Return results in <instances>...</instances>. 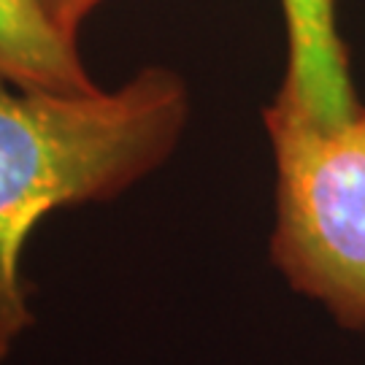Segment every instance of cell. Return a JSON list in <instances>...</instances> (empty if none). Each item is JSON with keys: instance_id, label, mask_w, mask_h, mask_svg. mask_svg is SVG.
Listing matches in <instances>:
<instances>
[{"instance_id": "obj_1", "label": "cell", "mask_w": 365, "mask_h": 365, "mask_svg": "<svg viewBox=\"0 0 365 365\" xmlns=\"http://www.w3.org/2000/svg\"><path fill=\"white\" fill-rule=\"evenodd\" d=\"M187 119V84L168 68L87 95L0 81V365L36 322L27 235L54 211L111 200L160 168Z\"/></svg>"}, {"instance_id": "obj_2", "label": "cell", "mask_w": 365, "mask_h": 365, "mask_svg": "<svg viewBox=\"0 0 365 365\" xmlns=\"http://www.w3.org/2000/svg\"><path fill=\"white\" fill-rule=\"evenodd\" d=\"M265 128L276 160L274 262L339 322L363 327L365 106L341 125H325L274 98Z\"/></svg>"}, {"instance_id": "obj_3", "label": "cell", "mask_w": 365, "mask_h": 365, "mask_svg": "<svg viewBox=\"0 0 365 365\" xmlns=\"http://www.w3.org/2000/svg\"><path fill=\"white\" fill-rule=\"evenodd\" d=\"M287 19V76L276 98L325 125L357 114L346 46L336 25V0H282Z\"/></svg>"}, {"instance_id": "obj_4", "label": "cell", "mask_w": 365, "mask_h": 365, "mask_svg": "<svg viewBox=\"0 0 365 365\" xmlns=\"http://www.w3.org/2000/svg\"><path fill=\"white\" fill-rule=\"evenodd\" d=\"M0 81L57 95L101 90L81 63L78 41L54 25L38 0H0Z\"/></svg>"}, {"instance_id": "obj_5", "label": "cell", "mask_w": 365, "mask_h": 365, "mask_svg": "<svg viewBox=\"0 0 365 365\" xmlns=\"http://www.w3.org/2000/svg\"><path fill=\"white\" fill-rule=\"evenodd\" d=\"M38 3L54 25L60 27L66 36L78 41L81 22L90 16L92 9H95L101 0H38Z\"/></svg>"}]
</instances>
